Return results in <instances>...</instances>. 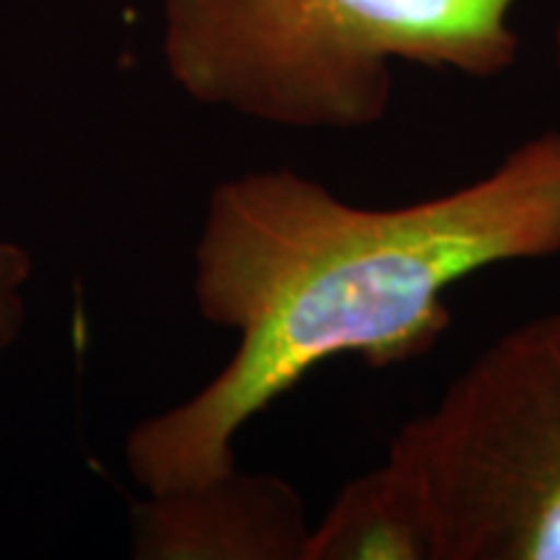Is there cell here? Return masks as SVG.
I'll use <instances>...</instances> for the list:
<instances>
[{"instance_id": "5b68a950", "label": "cell", "mask_w": 560, "mask_h": 560, "mask_svg": "<svg viewBox=\"0 0 560 560\" xmlns=\"http://www.w3.org/2000/svg\"><path fill=\"white\" fill-rule=\"evenodd\" d=\"M304 560H431L429 524L408 475L387 459L350 480L310 529Z\"/></svg>"}, {"instance_id": "8992f818", "label": "cell", "mask_w": 560, "mask_h": 560, "mask_svg": "<svg viewBox=\"0 0 560 560\" xmlns=\"http://www.w3.org/2000/svg\"><path fill=\"white\" fill-rule=\"evenodd\" d=\"M34 272L32 255L21 244L0 240V353L19 340L26 322V285Z\"/></svg>"}, {"instance_id": "277c9868", "label": "cell", "mask_w": 560, "mask_h": 560, "mask_svg": "<svg viewBox=\"0 0 560 560\" xmlns=\"http://www.w3.org/2000/svg\"><path fill=\"white\" fill-rule=\"evenodd\" d=\"M310 527L289 482L231 470L208 486L151 495L138 511L136 548L145 558L304 560Z\"/></svg>"}, {"instance_id": "52a82bcc", "label": "cell", "mask_w": 560, "mask_h": 560, "mask_svg": "<svg viewBox=\"0 0 560 560\" xmlns=\"http://www.w3.org/2000/svg\"><path fill=\"white\" fill-rule=\"evenodd\" d=\"M552 50H556V66L560 70V21L556 26V34H552Z\"/></svg>"}, {"instance_id": "6da1fadb", "label": "cell", "mask_w": 560, "mask_h": 560, "mask_svg": "<svg viewBox=\"0 0 560 560\" xmlns=\"http://www.w3.org/2000/svg\"><path fill=\"white\" fill-rule=\"evenodd\" d=\"M558 255L560 128L457 190L397 208L353 206L291 170L223 179L195 247V304L236 332V350L206 387L130 431L132 478L149 495L223 478L236 433L319 363L416 361L450 330L454 283Z\"/></svg>"}, {"instance_id": "7a4b0ae2", "label": "cell", "mask_w": 560, "mask_h": 560, "mask_svg": "<svg viewBox=\"0 0 560 560\" xmlns=\"http://www.w3.org/2000/svg\"><path fill=\"white\" fill-rule=\"evenodd\" d=\"M522 0H161V58L190 100L293 130H361L395 62L495 79Z\"/></svg>"}, {"instance_id": "3957f363", "label": "cell", "mask_w": 560, "mask_h": 560, "mask_svg": "<svg viewBox=\"0 0 560 560\" xmlns=\"http://www.w3.org/2000/svg\"><path fill=\"white\" fill-rule=\"evenodd\" d=\"M387 459L418 490L431 560H560V312L482 348Z\"/></svg>"}]
</instances>
